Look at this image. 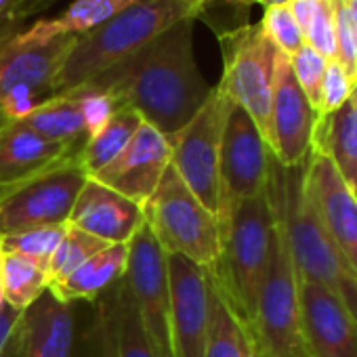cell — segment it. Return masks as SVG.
<instances>
[{
  "label": "cell",
  "mask_w": 357,
  "mask_h": 357,
  "mask_svg": "<svg viewBox=\"0 0 357 357\" xmlns=\"http://www.w3.org/2000/svg\"><path fill=\"white\" fill-rule=\"evenodd\" d=\"M194 22L185 17L172 24L86 86L109 93L164 137H174L198 114L213 91L196 63Z\"/></svg>",
  "instance_id": "cell-1"
},
{
  "label": "cell",
  "mask_w": 357,
  "mask_h": 357,
  "mask_svg": "<svg viewBox=\"0 0 357 357\" xmlns=\"http://www.w3.org/2000/svg\"><path fill=\"white\" fill-rule=\"evenodd\" d=\"M267 190L286 234L296 280L317 284L332 292L357 321V273L332 242L309 202L305 162L286 168L271 153Z\"/></svg>",
  "instance_id": "cell-2"
},
{
  "label": "cell",
  "mask_w": 357,
  "mask_h": 357,
  "mask_svg": "<svg viewBox=\"0 0 357 357\" xmlns=\"http://www.w3.org/2000/svg\"><path fill=\"white\" fill-rule=\"evenodd\" d=\"M185 17L196 20L178 0H137L109 22L78 36L55 78L51 95H61L91 82Z\"/></svg>",
  "instance_id": "cell-3"
},
{
  "label": "cell",
  "mask_w": 357,
  "mask_h": 357,
  "mask_svg": "<svg viewBox=\"0 0 357 357\" xmlns=\"http://www.w3.org/2000/svg\"><path fill=\"white\" fill-rule=\"evenodd\" d=\"M273 223L269 190L240 202L225 223L221 259L215 271H211L229 305L248 326L252 324L269 263Z\"/></svg>",
  "instance_id": "cell-4"
},
{
  "label": "cell",
  "mask_w": 357,
  "mask_h": 357,
  "mask_svg": "<svg viewBox=\"0 0 357 357\" xmlns=\"http://www.w3.org/2000/svg\"><path fill=\"white\" fill-rule=\"evenodd\" d=\"M141 208L145 225L166 255H178L215 271L223 250L221 223L183 183L172 164Z\"/></svg>",
  "instance_id": "cell-5"
},
{
  "label": "cell",
  "mask_w": 357,
  "mask_h": 357,
  "mask_svg": "<svg viewBox=\"0 0 357 357\" xmlns=\"http://www.w3.org/2000/svg\"><path fill=\"white\" fill-rule=\"evenodd\" d=\"M250 330L261 357H307L301 328L298 280L278 215L271 234L269 263L259 290Z\"/></svg>",
  "instance_id": "cell-6"
},
{
  "label": "cell",
  "mask_w": 357,
  "mask_h": 357,
  "mask_svg": "<svg viewBox=\"0 0 357 357\" xmlns=\"http://www.w3.org/2000/svg\"><path fill=\"white\" fill-rule=\"evenodd\" d=\"M217 36L223 53V76L217 86L252 118L267 141L280 51L265 36L261 24L225 28Z\"/></svg>",
  "instance_id": "cell-7"
},
{
  "label": "cell",
  "mask_w": 357,
  "mask_h": 357,
  "mask_svg": "<svg viewBox=\"0 0 357 357\" xmlns=\"http://www.w3.org/2000/svg\"><path fill=\"white\" fill-rule=\"evenodd\" d=\"M231 101L215 86L198 114L170 137V164L194 196L219 219L221 211V141Z\"/></svg>",
  "instance_id": "cell-8"
},
{
  "label": "cell",
  "mask_w": 357,
  "mask_h": 357,
  "mask_svg": "<svg viewBox=\"0 0 357 357\" xmlns=\"http://www.w3.org/2000/svg\"><path fill=\"white\" fill-rule=\"evenodd\" d=\"M84 181L86 172L78 153L26 183L0 192V238L68 223Z\"/></svg>",
  "instance_id": "cell-9"
},
{
  "label": "cell",
  "mask_w": 357,
  "mask_h": 357,
  "mask_svg": "<svg viewBox=\"0 0 357 357\" xmlns=\"http://www.w3.org/2000/svg\"><path fill=\"white\" fill-rule=\"evenodd\" d=\"M271 168V149L263 139L261 130L252 118L238 105L231 103L223 141H221V211L219 223L221 231L231 215V211L267 190Z\"/></svg>",
  "instance_id": "cell-10"
},
{
  "label": "cell",
  "mask_w": 357,
  "mask_h": 357,
  "mask_svg": "<svg viewBox=\"0 0 357 357\" xmlns=\"http://www.w3.org/2000/svg\"><path fill=\"white\" fill-rule=\"evenodd\" d=\"M124 284L132 294L155 355L172 357L166 252L145 223L128 242V267Z\"/></svg>",
  "instance_id": "cell-11"
},
{
  "label": "cell",
  "mask_w": 357,
  "mask_h": 357,
  "mask_svg": "<svg viewBox=\"0 0 357 357\" xmlns=\"http://www.w3.org/2000/svg\"><path fill=\"white\" fill-rule=\"evenodd\" d=\"M166 267L172 357H204L213 309L211 273L178 255H166Z\"/></svg>",
  "instance_id": "cell-12"
},
{
  "label": "cell",
  "mask_w": 357,
  "mask_h": 357,
  "mask_svg": "<svg viewBox=\"0 0 357 357\" xmlns=\"http://www.w3.org/2000/svg\"><path fill=\"white\" fill-rule=\"evenodd\" d=\"M78 36H45L36 26L0 43V99L13 89L51 97L55 78Z\"/></svg>",
  "instance_id": "cell-13"
},
{
  "label": "cell",
  "mask_w": 357,
  "mask_h": 357,
  "mask_svg": "<svg viewBox=\"0 0 357 357\" xmlns=\"http://www.w3.org/2000/svg\"><path fill=\"white\" fill-rule=\"evenodd\" d=\"M305 190L319 223L357 273V198L317 147L305 160Z\"/></svg>",
  "instance_id": "cell-14"
},
{
  "label": "cell",
  "mask_w": 357,
  "mask_h": 357,
  "mask_svg": "<svg viewBox=\"0 0 357 357\" xmlns=\"http://www.w3.org/2000/svg\"><path fill=\"white\" fill-rule=\"evenodd\" d=\"M315 122L317 112L301 91L288 57L280 53L275 66L267 145L282 166L294 168L307 160L313 145Z\"/></svg>",
  "instance_id": "cell-15"
},
{
  "label": "cell",
  "mask_w": 357,
  "mask_h": 357,
  "mask_svg": "<svg viewBox=\"0 0 357 357\" xmlns=\"http://www.w3.org/2000/svg\"><path fill=\"white\" fill-rule=\"evenodd\" d=\"M170 141L158 128L141 122L124 151L89 178L103 183L130 202L143 206L170 166Z\"/></svg>",
  "instance_id": "cell-16"
},
{
  "label": "cell",
  "mask_w": 357,
  "mask_h": 357,
  "mask_svg": "<svg viewBox=\"0 0 357 357\" xmlns=\"http://www.w3.org/2000/svg\"><path fill=\"white\" fill-rule=\"evenodd\" d=\"M298 301L307 357H357V321L332 292L298 282Z\"/></svg>",
  "instance_id": "cell-17"
},
{
  "label": "cell",
  "mask_w": 357,
  "mask_h": 357,
  "mask_svg": "<svg viewBox=\"0 0 357 357\" xmlns=\"http://www.w3.org/2000/svg\"><path fill=\"white\" fill-rule=\"evenodd\" d=\"M68 223L107 244H128L145 219L139 204L86 176Z\"/></svg>",
  "instance_id": "cell-18"
},
{
  "label": "cell",
  "mask_w": 357,
  "mask_h": 357,
  "mask_svg": "<svg viewBox=\"0 0 357 357\" xmlns=\"http://www.w3.org/2000/svg\"><path fill=\"white\" fill-rule=\"evenodd\" d=\"M82 147L49 141L24 122H7L0 132V192L68 162Z\"/></svg>",
  "instance_id": "cell-19"
},
{
  "label": "cell",
  "mask_w": 357,
  "mask_h": 357,
  "mask_svg": "<svg viewBox=\"0 0 357 357\" xmlns=\"http://www.w3.org/2000/svg\"><path fill=\"white\" fill-rule=\"evenodd\" d=\"M22 357H72L74 313L49 288L20 317Z\"/></svg>",
  "instance_id": "cell-20"
},
{
  "label": "cell",
  "mask_w": 357,
  "mask_h": 357,
  "mask_svg": "<svg viewBox=\"0 0 357 357\" xmlns=\"http://www.w3.org/2000/svg\"><path fill=\"white\" fill-rule=\"evenodd\" d=\"M336 166L347 188L357 198V84L351 97L330 116H317L313 145Z\"/></svg>",
  "instance_id": "cell-21"
},
{
  "label": "cell",
  "mask_w": 357,
  "mask_h": 357,
  "mask_svg": "<svg viewBox=\"0 0 357 357\" xmlns=\"http://www.w3.org/2000/svg\"><path fill=\"white\" fill-rule=\"evenodd\" d=\"M128 267V244H112L105 250L91 257L66 280L55 282L49 290L63 303L95 301L107 288L118 286Z\"/></svg>",
  "instance_id": "cell-22"
},
{
  "label": "cell",
  "mask_w": 357,
  "mask_h": 357,
  "mask_svg": "<svg viewBox=\"0 0 357 357\" xmlns=\"http://www.w3.org/2000/svg\"><path fill=\"white\" fill-rule=\"evenodd\" d=\"M211 273V271H208ZM211 326L204 357H261L250 326L236 313L211 275Z\"/></svg>",
  "instance_id": "cell-23"
},
{
  "label": "cell",
  "mask_w": 357,
  "mask_h": 357,
  "mask_svg": "<svg viewBox=\"0 0 357 357\" xmlns=\"http://www.w3.org/2000/svg\"><path fill=\"white\" fill-rule=\"evenodd\" d=\"M20 122L28 124L49 141L63 145H86L80 107L72 93L47 97L26 120Z\"/></svg>",
  "instance_id": "cell-24"
},
{
  "label": "cell",
  "mask_w": 357,
  "mask_h": 357,
  "mask_svg": "<svg viewBox=\"0 0 357 357\" xmlns=\"http://www.w3.org/2000/svg\"><path fill=\"white\" fill-rule=\"evenodd\" d=\"M116 288L118 290L109 315L112 357H158L124 280Z\"/></svg>",
  "instance_id": "cell-25"
},
{
  "label": "cell",
  "mask_w": 357,
  "mask_h": 357,
  "mask_svg": "<svg viewBox=\"0 0 357 357\" xmlns=\"http://www.w3.org/2000/svg\"><path fill=\"white\" fill-rule=\"evenodd\" d=\"M141 116L128 107L122 105L112 120L105 124V128L91 141H86V145L80 151V164L86 172V176H93L95 172H99L101 168H105L109 162H114L124 147L130 143L132 135L137 132V128L141 126Z\"/></svg>",
  "instance_id": "cell-26"
},
{
  "label": "cell",
  "mask_w": 357,
  "mask_h": 357,
  "mask_svg": "<svg viewBox=\"0 0 357 357\" xmlns=\"http://www.w3.org/2000/svg\"><path fill=\"white\" fill-rule=\"evenodd\" d=\"M0 275H3L5 303L20 315L49 288L47 269L22 255L0 252Z\"/></svg>",
  "instance_id": "cell-27"
},
{
  "label": "cell",
  "mask_w": 357,
  "mask_h": 357,
  "mask_svg": "<svg viewBox=\"0 0 357 357\" xmlns=\"http://www.w3.org/2000/svg\"><path fill=\"white\" fill-rule=\"evenodd\" d=\"M137 0H72L55 20H38L34 26L45 36H82L116 17Z\"/></svg>",
  "instance_id": "cell-28"
},
{
  "label": "cell",
  "mask_w": 357,
  "mask_h": 357,
  "mask_svg": "<svg viewBox=\"0 0 357 357\" xmlns=\"http://www.w3.org/2000/svg\"><path fill=\"white\" fill-rule=\"evenodd\" d=\"M107 246H112V244H107V242H103V240L86 234V231H82L78 227H72L68 223V229L63 234V240L57 246V250L51 257L49 267H47L49 286L55 284V282L66 280L80 265H84L91 257H95L97 252L105 250Z\"/></svg>",
  "instance_id": "cell-29"
},
{
  "label": "cell",
  "mask_w": 357,
  "mask_h": 357,
  "mask_svg": "<svg viewBox=\"0 0 357 357\" xmlns=\"http://www.w3.org/2000/svg\"><path fill=\"white\" fill-rule=\"evenodd\" d=\"M68 229V223L63 225H49V227H38L30 231H22L15 236L0 238V252H11V255H22L45 269L49 267L51 257L55 255L57 246L63 240V234Z\"/></svg>",
  "instance_id": "cell-30"
},
{
  "label": "cell",
  "mask_w": 357,
  "mask_h": 357,
  "mask_svg": "<svg viewBox=\"0 0 357 357\" xmlns=\"http://www.w3.org/2000/svg\"><path fill=\"white\" fill-rule=\"evenodd\" d=\"M68 93H72L78 101L86 141L95 139L105 128V124L112 120V116L122 107L109 93L99 91L95 86L84 84V86H78L74 91H68Z\"/></svg>",
  "instance_id": "cell-31"
},
{
  "label": "cell",
  "mask_w": 357,
  "mask_h": 357,
  "mask_svg": "<svg viewBox=\"0 0 357 357\" xmlns=\"http://www.w3.org/2000/svg\"><path fill=\"white\" fill-rule=\"evenodd\" d=\"M261 28L265 36L275 45L280 53L286 57H292L303 45V32L290 11V7H269L265 9V15L261 20Z\"/></svg>",
  "instance_id": "cell-32"
},
{
  "label": "cell",
  "mask_w": 357,
  "mask_h": 357,
  "mask_svg": "<svg viewBox=\"0 0 357 357\" xmlns=\"http://www.w3.org/2000/svg\"><path fill=\"white\" fill-rule=\"evenodd\" d=\"M334 3V28H336V61L347 72L353 84H357V30L349 0Z\"/></svg>",
  "instance_id": "cell-33"
},
{
  "label": "cell",
  "mask_w": 357,
  "mask_h": 357,
  "mask_svg": "<svg viewBox=\"0 0 357 357\" xmlns=\"http://www.w3.org/2000/svg\"><path fill=\"white\" fill-rule=\"evenodd\" d=\"M290 68L294 72V78L301 86V91L305 93V97L309 99L311 107L317 112L319 109V91H321V78L328 66V59L321 57L319 53H315L311 47L303 45L292 57H288Z\"/></svg>",
  "instance_id": "cell-34"
},
{
  "label": "cell",
  "mask_w": 357,
  "mask_h": 357,
  "mask_svg": "<svg viewBox=\"0 0 357 357\" xmlns=\"http://www.w3.org/2000/svg\"><path fill=\"white\" fill-rule=\"evenodd\" d=\"M305 45L328 61L336 57V28H334V3L321 0L315 15L303 28Z\"/></svg>",
  "instance_id": "cell-35"
},
{
  "label": "cell",
  "mask_w": 357,
  "mask_h": 357,
  "mask_svg": "<svg viewBox=\"0 0 357 357\" xmlns=\"http://www.w3.org/2000/svg\"><path fill=\"white\" fill-rule=\"evenodd\" d=\"M355 84L347 76V72L340 68L336 59H330L321 78V91H319V109L317 116H330L336 112L353 93Z\"/></svg>",
  "instance_id": "cell-36"
},
{
  "label": "cell",
  "mask_w": 357,
  "mask_h": 357,
  "mask_svg": "<svg viewBox=\"0 0 357 357\" xmlns=\"http://www.w3.org/2000/svg\"><path fill=\"white\" fill-rule=\"evenodd\" d=\"M47 97L30 91V89H13L0 99V109L7 116L9 122H20L26 120Z\"/></svg>",
  "instance_id": "cell-37"
},
{
  "label": "cell",
  "mask_w": 357,
  "mask_h": 357,
  "mask_svg": "<svg viewBox=\"0 0 357 357\" xmlns=\"http://www.w3.org/2000/svg\"><path fill=\"white\" fill-rule=\"evenodd\" d=\"M178 3H183L196 20H211V13H215V9H221V7H242L246 9V5L242 0H178Z\"/></svg>",
  "instance_id": "cell-38"
},
{
  "label": "cell",
  "mask_w": 357,
  "mask_h": 357,
  "mask_svg": "<svg viewBox=\"0 0 357 357\" xmlns=\"http://www.w3.org/2000/svg\"><path fill=\"white\" fill-rule=\"evenodd\" d=\"M53 3H57V0H26V3L22 5V9L17 11L15 20L22 24L24 20H28V17H32V15H36L40 11H47Z\"/></svg>",
  "instance_id": "cell-39"
},
{
  "label": "cell",
  "mask_w": 357,
  "mask_h": 357,
  "mask_svg": "<svg viewBox=\"0 0 357 357\" xmlns=\"http://www.w3.org/2000/svg\"><path fill=\"white\" fill-rule=\"evenodd\" d=\"M0 357H22V336H20V321L15 326V330L11 332L5 349L0 351Z\"/></svg>",
  "instance_id": "cell-40"
},
{
  "label": "cell",
  "mask_w": 357,
  "mask_h": 357,
  "mask_svg": "<svg viewBox=\"0 0 357 357\" xmlns=\"http://www.w3.org/2000/svg\"><path fill=\"white\" fill-rule=\"evenodd\" d=\"M24 3H26V0H0V17H7V20L17 22L15 17H17V11L22 9Z\"/></svg>",
  "instance_id": "cell-41"
},
{
  "label": "cell",
  "mask_w": 357,
  "mask_h": 357,
  "mask_svg": "<svg viewBox=\"0 0 357 357\" xmlns=\"http://www.w3.org/2000/svg\"><path fill=\"white\" fill-rule=\"evenodd\" d=\"M15 32H17V22L0 17V43H3L5 38H9L11 34H15Z\"/></svg>",
  "instance_id": "cell-42"
},
{
  "label": "cell",
  "mask_w": 357,
  "mask_h": 357,
  "mask_svg": "<svg viewBox=\"0 0 357 357\" xmlns=\"http://www.w3.org/2000/svg\"><path fill=\"white\" fill-rule=\"evenodd\" d=\"M252 3H259L265 9H269V7H288L292 0H252Z\"/></svg>",
  "instance_id": "cell-43"
},
{
  "label": "cell",
  "mask_w": 357,
  "mask_h": 357,
  "mask_svg": "<svg viewBox=\"0 0 357 357\" xmlns=\"http://www.w3.org/2000/svg\"><path fill=\"white\" fill-rule=\"evenodd\" d=\"M349 7H351L353 22H355V30H357V0H349Z\"/></svg>",
  "instance_id": "cell-44"
},
{
  "label": "cell",
  "mask_w": 357,
  "mask_h": 357,
  "mask_svg": "<svg viewBox=\"0 0 357 357\" xmlns=\"http://www.w3.org/2000/svg\"><path fill=\"white\" fill-rule=\"evenodd\" d=\"M5 305L7 303H5V290H3V275H0V311H3Z\"/></svg>",
  "instance_id": "cell-45"
},
{
  "label": "cell",
  "mask_w": 357,
  "mask_h": 357,
  "mask_svg": "<svg viewBox=\"0 0 357 357\" xmlns=\"http://www.w3.org/2000/svg\"><path fill=\"white\" fill-rule=\"evenodd\" d=\"M7 122H9V120H7V116L3 114V109H0V132H3V128L7 126Z\"/></svg>",
  "instance_id": "cell-46"
},
{
  "label": "cell",
  "mask_w": 357,
  "mask_h": 357,
  "mask_svg": "<svg viewBox=\"0 0 357 357\" xmlns=\"http://www.w3.org/2000/svg\"><path fill=\"white\" fill-rule=\"evenodd\" d=\"M242 3H244V5L248 7V5H252V0H242Z\"/></svg>",
  "instance_id": "cell-47"
}]
</instances>
